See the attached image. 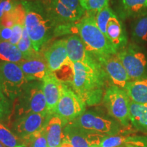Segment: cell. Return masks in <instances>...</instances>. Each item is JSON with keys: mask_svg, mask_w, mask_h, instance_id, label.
I'll use <instances>...</instances> for the list:
<instances>
[{"mask_svg": "<svg viewBox=\"0 0 147 147\" xmlns=\"http://www.w3.org/2000/svg\"><path fill=\"white\" fill-rule=\"evenodd\" d=\"M106 76L98 61L74 63V77L70 87L88 105L100 102Z\"/></svg>", "mask_w": 147, "mask_h": 147, "instance_id": "1", "label": "cell"}, {"mask_svg": "<svg viewBox=\"0 0 147 147\" xmlns=\"http://www.w3.org/2000/svg\"><path fill=\"white\" fill-rule=\"evenodd\" d=\"M21 2L26 12L25 27L34 50L40 53L42 48L54 36L55 25L48 14L42 0H21Z\"/></svg>", "mask_w": 147, "mask_h": 147, "instance_id": "2", "label": "cell"}, {"mask_svg": "<svg viewBox=\"0 0 147 147\" xmlns=\"http://www.w3.org/2000/svg\"><path fill=\"white\" fill-rule=\"evenodd\" d=\"M97 12H87L75 23V34L83 42L88 52L100 62L103 59L115 55L117 51L97 26L95 21Z\"/></svg>", "mask_w": 147, "mask_h": 147, "instance_id": "3", "label": "cell"}, {"mask_svg": "<svg viewBox=\"0 0 147 147\" xmlns=\"http://www.w3.org/2000/svg\"><path fill=\"white\" fill-rule=\"evenodd\" d=\"M14 102L12 117L14 118L30 113H49L42 81L27 82Z\"/></svg>", "mask_w": 147, "mask_h": 147, "instance_id": "4", "label": "cell"}, {"mask_svg": "<svg viewBox=\"0 0 147 147\" xmlns=\"http://www.w3.org/2000/svg\"><path fill=\"white\" fill-rule=\"evenodd\" d=\"M117 57L131 80L147 78V54L137 44H129L118 51Z\"/></svg>", "mask_w": 147, "mask_h": 147, "instance_id": "5", "label": "cell"}, {"mask_svg": "<svg viewBox=\"0 0 147 147\" xmlns=\"http://www.w3.org/2000/svg\"><path fill=\"white\" fill-rule=\"evenodd\" d=\"M103 102L108 114L123 126L129 123L130 99L123 89L111 85L107 88Z\"/></svg>", "mask_w": 147, "mask_h": 147, "instance_id": "6", "label": "cell"}, {"mask_svg": "<svg viewBox=\"0 0 147 147\" xmlns=\"http://www.w3.org/2000/svg\"><path fill=\"white\" fill-rule=\"evenodd\" d=\"M28 80L18 64L0 61V89L11 101H14Z\"/></svg>", "mask_w": 147, "mask_h": 147, "instance_id": "7", "label": "cell"}, {"mask_svg": "<svg viewBox=\"0 0 147 147\" xmlns=\"http://www.w3.org/2000/svg\"><path fill=\"white\" fill-rule=\"evenodd\" d=\"M70 123L87 131L105 136L115 135L119 131V126L117 121L93 111H85Z\"/></svg>", "mask_w": 147, "mask_h": 147, "instance_id": "8", "label": "cell"}, {"mask_svg": "<svg viewBox=\"0 0 147 147\" xmlns=\"http://www.w3.org/2000/svg\"><path fill=\"white\" fill-rule=\"evenodd\" d=\"M86 104L68 84L63 83L61 95L55 115L63 121L64 125L78 118L85 112Z\"/></svg>", "mask_w": 147, "mask_h": 147, "instance_id": "9", "label": "cell"}, {"mask_svg": "<svg viewBox=\"0 0 147 147\" xmlns=\"http://www.w3.org/2000/svg\"><path fill=\"white\" fill-rule=\"evenodd\" d=\"M51 116L49 113H30L15 117L11 130L18 136L27 140L31 136L45 127Z\"/></svg>", "mask_w": 147, "mask_h": 147, "instance_id": "10", "label": "cell"}, {"mask_svg": "<svg viewBox=\"0 0 147 147\" xmlns=\"http://www.w3.org/2000/svg\"><path fill=\"white\" fill-rule=\"evenodd\" d=\"M99 63L102 66L106 78L113 83V85L124 89L127 82L131 81L117 54L103 59Z\"/></svg>", "mask_w": 147, "mask_h": 147, "instance_id": "11", "label": "cell"}, {"mask_svg": "<svg viewBox=\"0 0 147 147\" xmlns=\"http://www.w3.org/2000/svg\"><path fill=\"white\" fill-rule=\"evenodd\" d=\"M65 138L70 142L72 147H92L100 145L106 136L82 129L69 123L64 127Z\"/></svg>", "mask_w": 147, "mask_h": 147, "instance_id": "12", "label": "cell"}, {"mask_svg": "<svg viewBox=\"0 0 147 147\" xmlns=\"http://www.w3.org/2000/svg\"><path fill=\"white\" fill-rule=\"evenodd\" d=\"M18 65L23 71L28 82L35 80L42 81L51 71L45 58L40 53L32 57L23 59L18 63Z\"/></svg>", "mask_w": 147, "mask_h": 147, "instance_id": "13", "label": "cell"}, {"mask_svg": "<svg viewBox=\"0 0 147 147\" xmlns=\"http://www.w3.org/2000/svg\"><path fill=\"white\" fill-rule=\"evenodd\" d=\"M42 84L48 111L51 115H55L61 95L63 82L57 78L54 73L50 71L43 79Z\"/></svg>", "mask_w": 147, "mask_h": 147, "instance_id": "14", "label": "cell"}, {"mask_svg": "<svg viewBox=\"0 0 147 147\" xmlns=\"http://www.w3.org/2000/svg\"><path fill=\"white\" fill-rule=\"evenodd\" d=\"M49 70L55 72L69 59L66 49V38L55 40L44 53Z\"/></svg>", "mask_w": 147, "mask_h": 147, "instance_id": "15", "label": "cell"}, {"mask_svg": "<svg viewBox=\"0 0 147 147\" xmlns=\"http://www.w3.org/2000/svg\"><path fill=\"white\" fill-rule=\"evenodd\" d=\"M66 49L67 57L73 63L76 62L93 63L97 61L96 59L88 52L78 35H71L66 38Z\"/></svg>", "mask_w": 147, "mask_h": 147, "instance_id": "16", "label": "cell"}, {"mask_svg": "<svg viewBox=\"0 0 147 147\" xmlns=\"http://www.w3.org/2000/svg\"><path fill=\"white\" fill-rule=\"evenodd\" d=\"M106 37L117 53L127 45V36L123 25L116 14L108 22Z\"/></svg>", "mask_w": 147, "mask_h": 147, "instance_id": "17", "label": "cell"}, {"mask_svg": "<svg viewBox=\"0 0 147 147\" xmlns=\"http://www.w3.org/2000/svg\"><path fill=\"white\" fill-rule=\"evenodd\" d=\"M63 121L57 115L50 117L45 125V134L49 147H59L65 138Z\"/></svg>", "mask_w": 147, "mask_h": 147, "instance_id": "18", "label": "cell"}, {"mask_svg": "<svg viewBox=\"0 0 147 147\" xmlns=\"http://www.w3.org/2000/svg\"><path fill=\"white\" fill-rule=\"evenodd\" d=\"M133 145L136 147H147V139L139 137L113 135L106 136L102 140L101 147H122Z\"/></svg>", "mask_w": 147, "mask_h": 147, "instance_id": "19", "label": "cell"}, {"mask_svg": "<svg viewBox=\"0 0 147 147\" xmlns=\"http://www.w3.org/2000/svg\"><path fill=\"white\" fill-rule=\"evenodd\" d=\"M132 102L147 104V78L131 80L123 89Z\"/></svg>", "mask_w": 147, "mask_h": 147, "instance_id": "20", "label": "cell"}, {"mask_svg": "<svg viewBox=\"0 0 147 147\" xmlns=\"http://www.w3.org/2000/svg\"><path fill=\"white\" fill-rule=\"evenodd\" d=\"M130 122L134 127L147 131V104H141L130 100Z\"/></svg>", "mask_w": 147, "mask_h": 147, "instance_id": "21", "label": "cell"}, {"mask_svg": "<svg viewBox=\"0 0 147 147\" xmlns=\"http://www.w3.org/2000/svg\"><path fill=\"white\" fill-rule=\"evenodd\" d=\"M0 142L5 147H29L26 140L18 136L0 121Z\"/></svg>", "mask_w": 147, "mask_h": 147, "instance_id": "22", "label": "cell"}, {"mask_svg": "<svg viewBox=\"0 0 147 147\" xmlns=\"http://www.w3.org/2000/svg\"><path fill=\"white\" fill-rule=\"evenodd\" d=\"M23 60V55L16 45L0 40V61L18 64Z\"/></svg>", "mask_w": 147, "mask_h": 147, "instance_id": "23", "label": "cell"}, {"mask_svg": "<svg viewBox=\"0 0 147 147\" xmlns=\"http://www.w3.org/2000/svg\"><path fill=\"white\" fill-rule=\"evenodd\" d=\"M131 35L136 44L147 42V12L136 17L131 27Z\"/></svg>", "mask_w": 147, "mask_h": 147, "instance_id": "24", "label": "cell"}, {"mask_svg": "<svg viewBox=\"0 0 147 147\" xmlns=\"http://www.w3.org/2000/svg\"><path fill=\"white\" fill-rule=\"evenodd\" d=\"M124 15L137 17L147 12V0H121Z\"/></svg>", "mask_w": 147, "mask_h": 147, "instance_id": "25", "label": "cell"}, {"mask_svg": "<svg viewBox=\"0 0 147 147\" xmlns=\"http://www.w3.org/2000/svg\"><path fill=\"white\" fill-rule=\"evenodd\" d=\"M13 112V103L0 89V121L4 125L10 123Z\"/></svg>", "mask_w": 147, "mask_h": 147, "instance_id": "26", "label": "cell"}, {"mask_svg": "<svg viewBox=\"0 0 147 147\" xmlns=\"http://www.w3.org/2000/svg\"><path fill=\"white\" fill-rule=\"evenodd\" d=\"M16 47H18V49H19V51H21L22 55H23V59L32 57L35 56L38 53L34 50L32 41L29 38L28 33H27V29L25 26H24L23 28L21 39L18 42Z\"/></svg>", "mask_w": 147, "mask_h": 147, "instance_id": "27", "label": "cell"}, {"mask_svg": "<svg viewBox=\"0 0 147 147\" xmlns=\"http://www.w3.org/2000/svg\"><path fill=\"white\" fill-rule=\"evenodd\" d=\"M53 73L61 82L70 86L74 77V63L68 59L58 70Z\"/></svg>", "mask_w": 147, "mask_h": 147, "instance_id": "28", "label": "cell"}, {"mask_svg": "<svg viewBox=\"0 0 147 147\" xmlns=\"http://www.w3.org/2000/svg\"><path fill=\"white\" fill-rule=\"evenodd\" d=\"M115 13L112 9L110 8L109 5H107L105 8L96 13L95 15V21H96L97 25L99 29H100L101 32L106 36V28L109 21L113 16L115 15ZM107 38V37H106Z\"/></svg>", "mask_w": 147, "mask_h": 147, "instance_id": "29", "label": "cell"}, {"mask_svg": "<svg viewBox=\"0 0 147 147\" xmlns=\"http://www.w3.org/2000/svg\"><path fill=\"white\" fill-rule=\"evenodd\" d=\"M45 127L33 134L27 140L29 147H49Z\"/></svg>", "mask_w": 147, "mask_h": 147, "instance_id": "30", "label": "cell"}, {"mask_svg": "<svg viewBox=\"0 0 147 147\" xmlns=\"http://www.w3.org/2000/svg\"><path fill=\"white\" fill-rule=\"evenodd\" d=\"M109 0H80L82 8L87 12H97L108 5Z\"/></svg>", "mask_w": 147, "mask_h": 147, "instance_id": "31", "label": "cell"}, {"mask_svg": "<svg viewBox=\"0 0 147 147\" xmlns=\"http://www.w3.org/2000/svg\"><path fill=\"white\" fill-rule=\"evenodd\" d=\"M60 1L80 18L85 14L86 11L82 8L80 0H60Z\"/></svg>", "mask_w": 147, "mask_h": 147, "instance_id": "32", "label": "cell"}, {"mask_svg": "<svg viewBox=\"0 0 147 147\" xmlns=\"http://www.w3.org/2000/svg\"><path fill=\"white\" fill-rule=\"evenodd\" d=\"M21 1L18 0H1L0 1V23L3 15L15 8Z\"/></svg>", "mask_w": 147, "mask_h": 147, "instance_id": "33", "label": "cell"}, {"mask_svg": "<svg viewBox=\"0 0 147 147\" xmlns=\"http://www.w3.org/2000/svg\"><path fill=\"white\" fill-rule=\"evenodd\" d=\"M25 25H22L21 24L16 23L14 24V26L12 27V36L10 42L11 44L14 45H17L18 42L20 41L22 38V35H23V28Z\"/></svg>", "mask_w": 147, "mask_h": 147, "instance_id": "34", "label": "cell"}, {"mask_svg": "<svg viewBox=\"0 0 147 147\" xmlns=\"http://www.w3.org/2000/svg\"><path fill=\"white\" fill-rule=\"evenodd\" d=\"M12 36V29L10 27L3 26L0 24V40L10 41Z\"/></svg>", "mask_w": 147, "mask_h": 147, "instance_id": "35", "label": "cell"}, {"mask_svg": "<svg viewBox=\"0 0 147 147\" xmlns=\"http://www.w3.org/2000/svg\"><path fill=\"white\" fill-rule=\"evenodd\" d=\"M59 147H72V145H71L70 142H69L68 140H67L64 138V140H63V142H61V144Z\"/></svg>", "mask_w": 147, "mask_h": 147, "instance_id": "36", "label": "cell"}, {"mask_svg": "<svg viewBox=\"0 0 147 147\" xmlns=\"http://www.w3.org/2000/svg\"><path fill=\"white\" fill-rule=\"evenodd\" d=\"M125 147H136V146H133V145H127Z\"/></svg>", "mask_w": 147, "mask_h": 147, "instance_id": "37", "label": "cell"}, {"mask_svg": "<svg viewBox=\"0 0 147 147\" xmlns=\"http://www.w3.org/2000/svg\"><path fill=\"white\" fill-rule=\"evenodd\" d=\"M0 147H5V146H3V145L2 144H1V142H0Z\"/></svg>", "mask_w": 147, "mask_h": 147, "instance_id": "38", "label": "cell"}, {"mask_svg": "<svg viewBox=\"0 0 147 147\" xmlns=\"http://www.w3.org/2000/svg\"><path fill=\"white\" fill-rule=\"evenodd\" d=\"M92 147H101L100 145H95V146H92Z\"/></svg>", "mask_w": 147, "mask_h": 147, "instance_id": "39", "label": "cell"}, {"mask_svg": "<svg viewBox=\"0 0 147 147\" xmlns=\"http://www.w3.org/2000/svg\"><path fill=\"white\" fill-rule=\"evenodd\" d=\"M29 1H40V0H29Z\"/></svg>", "mask_w": 147, "mask_h": 147, "instance_id": "40", "label": "cell"}]
</instances>
